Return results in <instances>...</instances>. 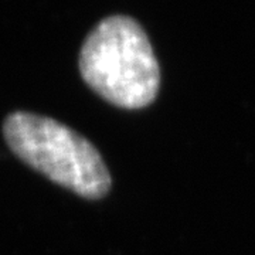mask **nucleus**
I'll use <instances>...</instances> for the list:
<instances>
[{
  "instance_id": "nucleus-2",
  "label": "nucleus",
  "mask_w": 255,
  "mask_h": 255,
  "mask_svg": "<svg viewBox=\"0 0 255 255\" xmlns=\"http://www.w3.org/2000/svg\"><path fill=\"white\" fill-rule=\"evenodd\" d=\"M3 133L24 163L54 183L87 199H101L110 190V172L100 152L61 122L14 112L4 121Z\"/></svg>"
},
{
  "instance_id": "nucleus-1",
  "label": "nucleus",
  "mask_w": 255,
  "mask_h": 255,
  "mask_svg": "<svg viewBox=\"0 0 255 255\" xmlns=\"http://www.w3.org/2000/svg\"><path fill=\"white\" fill-rule=\"evenodd\" d=\"M80 71L97 94L127 110L152 104L160 85L159 64L145 30L121 14L104 18L85 38Z\"/></svg>"
}]
</instances>
